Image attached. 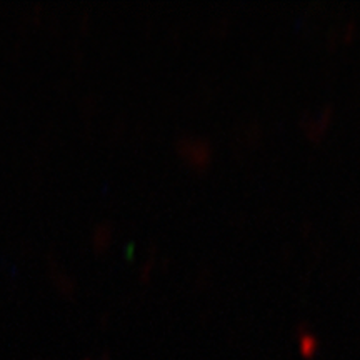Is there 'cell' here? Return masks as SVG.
<instances>
[{"label":"cell","mask_w":360,"mask_h":360,"mask_svg":"<svg viewBox=\"0 0 360 360\" xmlns=\"http://www.w3.org/2000/svg\"><path fill=\"white\" fill-rule=\"evenodd\" d=\"M180 150H182V154L186 159L191 162L193 165H204L207 164V160H209L210 157V148L207 143L200 142V141H192V139H188L182 143V147H180Z\"/></svg>","instance_id":"cell-1"}]
</instances>
